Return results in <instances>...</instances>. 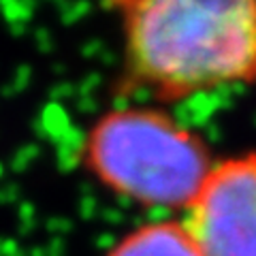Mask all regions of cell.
I'll return each mask as SVG.
<instances>
[{"instance_id":"obj_1","label":"cell","mask_w":256,"mask_h":256,"mask_svg":"<svg viewBox=\"0 0 256 256\" xmlns=\"http://www.w3.org/2000/svg\"><path fill=\"white\" fill-rule=\"evenodd\" d=\"M120 18L116 92L180 102L256 84V0H100Z\"/></svg>"},{"instance_id":"obj_4","label":"cell","mask_w":256,"mask_h":256,"mask_svg":"<svg viewBox=\"0 0 256 256\" xmlns=\"http://www.w3.org/2000/svg\"><path fill=\"white\" fill-rule=\"evenodd\" d=\"M107 256H203L184 222L160 220L132 228Z\"/></svg>"},{"instance_id":"obj_2","label":"cell","mask_w":256,"mask_h":256,"mask_svg":"<svg viewBox=\"0 0 256 256\" xmlns=\"http://www.w3.org/2000/svg\"><path fill=\"white\" fill-rule=\"evenodd\" d=\"M79 154L102 188L150 210H186L216 164L203 134L150 105L105 111Z\"/></svg>"},{"instance_id":"obj_3","label":"cell","mask_w":256,"mask_h":256,"mask_svg":"<svg viewBox=\"0 0 256 256\" xmlns=\"http://www.w3.org/2000/svg\"><path fill=\"white\" fill-rule=\"evenodd\" d=\"M184 224L203 256H256V152L218 160Z\"/></svg>"}]
</instances>
